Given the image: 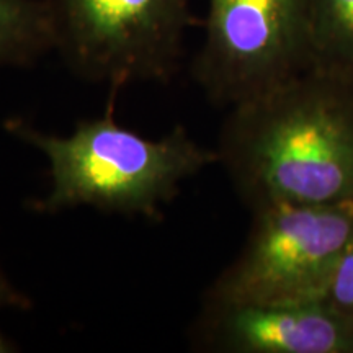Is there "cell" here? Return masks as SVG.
<instances>
[{
	"label": "cell",
	"mask_w": 353,
	"mask_h": 353,
	"mask_svg": "<svg viewBox=\"0 0 353 353\" xmlns=\"http://www.w3.org/2000/svg\"><path fill=\"white\" fill-rule=\"evenodd\" d=\"M218 164L250 211L353 203V79L309 68L229 108Z\"/></svg>",
	"instance_id": "obj_1"
},
{
	"label": "cell",
	"mask_w": 353,
	"mask_h": 353,
	"mask_svg": "<svg viewBox=\"0 0 353 353\" xmlns=\"http://www.w3.org/2000/svg\"><path fill=\"white\" fill-rule=\"evenodd\" d=\"M114 95L101 117L77 123L59 136L23 118L3 121L12 138L37 149L50 165V192L30 203L39 214L77 208L162 219L182 185L218 164V152L201 145L183 125L159 139L123 126L114 118Z\"/></svg>",
	"instance_id": "obj_2"
},
{
	"label": "cell",
	"mask_w": 353,
	"mask_h": 353,
	"mask_svg": "<svg viewBox=\"0 0 353 353\" xmlns=\"http://www.w3.org/2000/svg\"><path fill=\"white\" fill-rule=\"evenodd\" d=\"M353 239V203L268 205L252 210L241 252L214 278L203 301L290 304L322 301Z\"/></svg>",
	"instance_id": "obj_3"
},
{
	"label": "cell",
	"mask_w": 353,
	"mask_h": 353,
	"mask_svg": "<svg viewBox=\"0 0 353 353\" xmlns=\"http://www.w3.org/2000/svg\"><path fill=\"white\" fill-rule=\"evenodd\" d=\"M56 52L74 76L117 94L180 70L192 0H51Z\"/></svg>",
	"instance_id": "obj_4"
},
{
	"label": "cell",
	"mask_w": 353,
	"mask_h": 353,
	"mask_svg": "<svg viewBox=\"0 0 353 353\" xmlns=\"http://www.w3.org/2000/svg\"><path fill=\"white\" fill-rule=\"evenodd\" d=\"M312 68L307 0H208L192 77L232 108Z\"/></svg>",
	"instance_id": "obj_5"
},
{
	"label": "cell",
	"mask_w": 353,
	"mask_h": 353,
	"mask_svg": "<svg viewBox=\"0 0 353 353\" xmlns=\"http://www.w3.org/2000/svg\"><path fill=\"white\" fill-rule=\"evenodd\" d=\"M190 345L211 353H353V322L324 301H203Z\"/></svg>",
	"instance_id": "obj_6"
},
{
	"label": "cell",
	"mask_w": 353,
	"mask_h": 353,
	"mask_svg": "<svg viewBox=\"0 0 353 353\" xmlns=\"http://www.w3.org/2000/svg\"><path fill=\"white\" fill-rule=\"evenodd\" d=\"M56 51L51 0H0V69L32 68Z\"/></svg>",
	"instance_id": "obj_7"
},
{
	"label": "cell",
	"mask_w": 353,
	"mask_h": 353,
	"mask_svg": "<svg viewBox=\"0 0 353 353\" xmlns=\"http://www.w3.org/2000/svg\"><path fill=\"white\" fill-rule=\"evenodd\" d=\"M312 68L353 79V0H307Z\"/></svg>",
	"instance_id": "obj_8"
},
{
	"label": "cell",
	"mask_w": 353,
	"mask_h": 353,
	"mask_svg": "<svg viewBox=\"0 0 353 353\" xmlns=\"http://www.w3.org/2000/svg\"><path fill=\"white\" fill-rule=\"evenodd\" d=\"M322 301L353 322V239L339 259Z\"/></svg>",
	"instance_id": "obj_9"
},
{
	"label": "cell",
	"mask_w": 353,
	"mask_h": 353,
	"mask_svg": "<svg viewBox=\"0 0 353 353\" xmlns=\"http://www.w3.org/2000/svg\"><path fill=\"white\" fill-rule=\"evenodd\" d=\"M33 306L32 299H30L23 291H20L3 270L2 263H0V312L6 309H19V311H26Z\"/></svg>",
	"instance_id": "obj_10"
},
{
	"label": "cell",
	"mask_w": 353,
	"mask_h": 353,
	"mask_svg": "<svg viewBox=\"0 0 353 353\" xmlns=\"http://www.w3.org/2000/svg\"><path fill=\"white\" fill-rule=\"evenodd\" d=\"M20 352L19 343L13 342L8 335L0 330V353H17Z\"/></svg>",
	"instance_id": "obj_11"
}]
</instances>
